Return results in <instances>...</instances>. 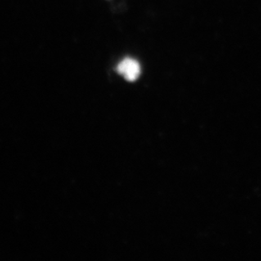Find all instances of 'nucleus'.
Masks as SVG:
<instances>
[{
    "instance_id": "1",
    "label": "nucleus",
    "mask_w": 261,
    "mask_h": 261,
    "mask_svg": "<svg viewBox=\"0 0 261 261\" xmlns=\"http://www.w3.org/2000/svg\"><path fill=\"white\" fill-rule=\"evenodd\" d=\"M117 71L128 82H135L141 74V65L136 59L126 58L118 64Z\"/></svg>"
}]
</instances>
